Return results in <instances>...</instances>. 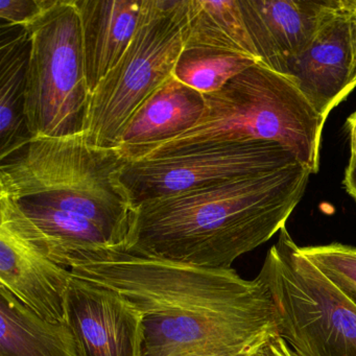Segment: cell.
<instances>
[{
    "label": "cell",
    "mask_w": 356,
    "mask_h": 356,
    "mask_svg": "<svg viewBox=\"0 0 356 356\" xmlns=\"http://www.w3.org/2000/svg\"><path fill=\"white\" fill-rule=\"evenodd\" d=\"M118 291L145 316L143 356H249L277 332L275 306L256 277L110 250L70 268Z\"/></svg>",
    "instance_id": "cell-1"
},
{
    "label": "cell",
    "mask_w": 356,
    "mask_h": 356,
    "mask_svg": "<svg viewBox=\"0 0 356 356\" xmlns=\"http://www.w3.org/2000/svg\"><path fill=\"white\" fill-rule=\"evenodd\" d=\"M312 176L303 164L135 207L124 253L231 268L286 226Z\"/></svg>",
    "instance_id": "cell-2"
},
{
    "label": "cell",
    "mask_w": 356,
    "mask_h": 356,
    "mask_svg": "<svg viewBox=\"0 0 356 356\" xmlns=\"http://www.w3.org/2000/svg\"><path fill=\"white\" fill-rule=\"evenodd\" d=\"M325 122L291 76L255 64L220 90L205 95V110L193 129L136 152L129 161L225 143L268 141L286 147L314 175L320 170Z\"/></svg>",
    "instance_id": "cell-3"
},
{
    "label": "cell",
    "mask_w": 356,
    "mask_h": 356,
    "mask_svg": "<svg viewBox=\"0 0 356 356\" xmlns=\"http://www.w3.org/2000/svg\"><path fill=\"white\" fill-rule=\"evenodd\" d=\"M118 147L91 145L84 133L35 137L0 165V193L95 222L124 252L135 207L122 184Z\"/></svg>",
    "instance_id": "cell-4"
},
{
    "label": "cell",
    "mask_w": 356,
    "mask_h": 356,
    "mask_svg": "<svg viewBox=\"0 0 356 356\" xmlns=\"http://www.w3.org/2000/svg\"><path fill=\"white\" fill-rule=\"evenodd\" d=\"M257 278L275 306L277 333L297 356H356V306L300 251L286 226Z\"/></svg>",
    "instance_id": "cell-5"
},
{
    "label": "cell",
    "mask_w": 356,
    "mask_h": 356,
    "mask_svg": "<svg viewBox=\"0 0 356 356\" xmlns=\"http://www.w3.org/2000/svg\"><path fill=\"white\" fill-rule=\"evenodd\" d=\"M188 0H143L138 28L124 56L89 99L84 134L118 147L135 112L172 76L185 49Z\"/></svg>",
    "instance_id": "cell-6"
},
{
    "label": "cell",
    "mask_w": 356,
    "mask_h": 356,
    "mask_svg": "<svg viewBox=\"0 0 356 356\" xmlns=\"http://www.w3.org/2000/svg\"><path fill=\"white\" fill-rule=\"evenodd\" d=\"M26 118L35 137L84 132L90 90L76 0H51L31 28Z\"/></svg>",
    "instance_id": "cell-7"
},
{
    "label": "cell",
    "mask_w": 356,
    "mask_h": 356,
    "mask_svg": "<svg viewBox=\"0 0 356 356\" xmlns=\"http://www.w3.org/2000/svg\"><path fill=\"white\" fill-rule=\"evenodd\" d=\"M300 163L289 149L276 143H225L157 159L129 161L122 184L134 207L237 179L274 172Z\"/></svg>",
    "instance_id": "cell-8"
},
{
    "label": "cell",
    "mask_w": 356,
    "mask_h": 356,
    "mask_svg": "<svg viewBox=\"0 0 356 356\" xmlns=\"http://www.w3.org/2000/svg\"><path fill=\"white\" fill-rule=\"evenodd\" d=\"M72 277L51 259L44 233L12 197L0 193V286L41 318L66 323Z\"/></svg>",
    "instance_id": "cell-9"
},
{
    "label": "cell",
    "mask_w": 356,
    "mask_h": 356,
    "mask_svg": "<svg viewBox=\"0 0 356 356\" xmlns=\"http://www.w3.org/2000/svg\"><path fill=\"white\" fill-rule=\"evenodd\" d=\"M65 316L79 356H143L145 316L122 293L72 275Z\"/></svg>",
    "instance_id": "cell-10"
},
{
    "label": "cell",
    "mask_w": 356,
    "mask_h": 356,
    "mask_svg": "<svg viewBox=\"0 0 356 356\" xmlns=\"http://www.w3.org/2000/svg\"><path fill=\"white\" fill-rule=\"evenodd\" d=\"M287 76L327 120L356 88L355 63L345 0H334L316 38L289 64Z\"/></svg>",
    "instance_id": "cell-11"
},
{
    "label": "cell",
    "mask_w": 356,
    "mask_h": 356,
    "mask_svg": "<svg viewBox=\"0 0 356 356\" xmlns=\"http://www.w3.org/2000/svg\"><path fill=\"white\" fill-rule=\"evenodd\" d=\"M261 65L286 74L316 38L334 0H239Z\"/></svg>",
    "instance_id": "cell-12"
},
{
    "label": "cell",
    "mask_w": 356,
    "mask_h": 356,
    "mask_svg": "<svg viewBox=\"0 0 356 356\" xmlns=\"http://www.w3.org/2000/svg\"><path fill=\"white\" fill-rule=\"evenodd\" d=\"M90 95L115 67L138 28L143 0H76Z\"/></svg>",
    "instance_id": "cell-13"
},
{
    "label": "cell",
    "mask_w": 356,
    "mask_h": 356,
    "mask_svg": "<svg viewBox=\"0 0 356 356\" xmlns=\"http://www.w3.org/2000/svg\"><path fill=\"white\" fill-rule=\"evenodd\" d=\"M205 110V95L172 76L135 112L120 134L128 160L145 147L172 140L193 129Z\"/></svg>",
    "instance_id": "cell-14"
},
{
    "label": "cell",
    "mask_w": 356,
    "mask_h": 356,
    "mask_svg": "<svg viewBox=\"0 0 356 356\" xmlns=\"http://www.w3.org/2000/svg\"><path fill=\"white\" fill-rule=\"evenodd\" d=\"M31 39L28 29L0 26V160L32 140L26 124V92Z\"/></svg>",
    "instance_id": "cell-15"
},
{
    "label": "cell",
    "mask_w": 356,
    "mask_h": 356,
    "mask_svg": "<svg viewBox=\"0 0 356 356\" xmlns=\"http://www.w3.org/2000/svg\"><path fill=\"white\" fill-rule=\"evenodd\" d=\"M0 356H79L66 323L49 322L0 286Z\"/></svg>",
    "instance_id": "cell-16"
},
{
    "label": "cell",
    "mask_w": 356,
    "mask_h": 356,
    "mask_svg": "<svg viewBox=\"0 0 356 356\" xmlns=\"http://www.w3.org/2000/svg\"><path fill=\"white\" fill-rule=\"evenodd\" d=\"M15 202L44 233L51 259L68 270L76 262L118 250L101 228L83 216L51 206Z\"/></svg>",
    "instance_id": "cell-17"
},
{
    "label": "cell",
    "mask_w": 356,
    "mask_h": 356,
    "mask_svg": "<svg viewBox=\"0 0 356 356\" xmlns=\"http://www.w3.org/2000/svg\"><path fill=\"white\" fill-rule=\"evenodd\" d=\"M185 49L235 54L261 64L239 0H188Z\"/></svg>",
    "instance_id": "cell-18"
},
{
    "label": "cell",
    "mask_w": 356,
    "mask_h": 356,
    "mask_svg": "<svg viewBox=\"0 0 356 356\" xmlns=\"http://www.w3.org/2000/svg\"><path fill=\"white\" fill-rule=\"evenodd\" d=\"M257 63L235 54L207 49H184L174 76L193 90L207 95L220 90L227 83Z\"/></svg>",
    "instance_id": "cell-19"
},
{
    "label": "cell",
    "mask_w": 356,
    "mask_h": 356,
    "mask_svg": "<svg viewBox=\"0 0 356 356\" xmlns=\"http://www.w3.org/2000/svg\"><path fill=\"white\" fill-rule=\"evenodd\" d=\"M300 251L356 306V247L333 243L300 247Z\"/></svg>",
    "instance_id": "cell-20"
},
{
    "label": "cell",
    "mask_w": 356,
    "mask_h": 356,
    "mask_svg": "<svg viewBox=\"0 0 356 356\" xmlns=\"http://www.w3.org/2000/svg\"><path fill=\"white\" fill-rule=\"evenodd\" d=\"M49 3L51 0H0V26L31 28Z\"/></svg>",
    "instance_id": "cell-21"
},
{
    "label": "cell",
    "mask_w": 356,
    "mask_h": 356,
    "mask_svg": "<svg viewBox=\"0 0 356 356\" xmlns=\"http://www.w3.org/2000/svg\"><path fill=\"white\" fill-rule=\"evenodd\" d=\"M249 356H297L289 343L278 333H273L264 339Z\"/></svg>",
    "instance_id": "cell-22"
},
{
    "label": "cell",
    "mask_w": 356,
    "mask_h": 356,
    "mask_svg": "<svg viewBox=\"0 0 356 356\" xmlns=\"http://www.w3.org/2000/svg\"><path fill=\"white\" fill-rule=\"evenodd\" d=\"M345 7L349 16L350 31H351L352 47H353L354 63L356 74V0H345Z\"/></svg>",
    "instance_id": "cell-23"
},
{
    "label": "cell",
    "mask_w": 356,
    "mask_h": 356,
    "mask_svg": "<svg viewBox=\"0 0 356 356\" xmlns=\"http://www.w3.org/2000/svg\"><path fill=\"white\" fill-rule=\"evenodd\" d=\"M343 184L348 195L356 202V163L348 165L346 168Z\"/></svg>",
    "instance_id": "cell-24"
},
{
    "label": "cell",
    "mask_w": 356,
    "mask_h": 356,
    "mask_svg": "<svg viewBox=\"0 0 356 356\" xmlns=\"http://www.w3.org/2000/svg\"><path fill=\"white\" fill-rule=\"evenodd\" d=\"M347 127L350 133V159L348 165L356 163V111L348 118Z\"/></svg>",
    "instance_id": "cell-25"
}]
</instances>
